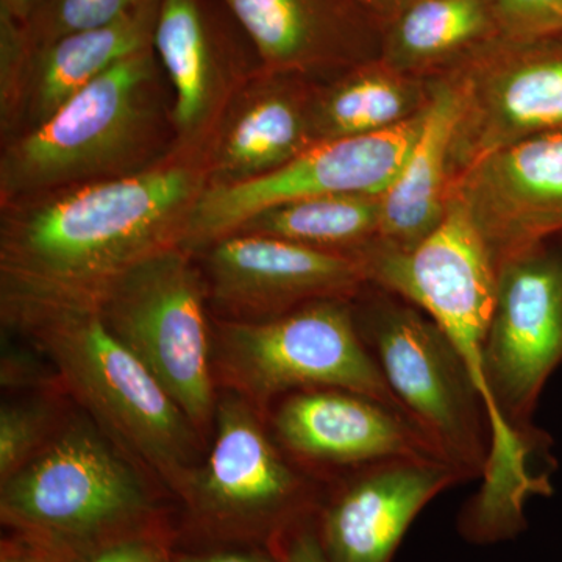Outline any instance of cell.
<instances>
[{"label":"cell","instance_id":"6da1fadb","mask_svg":"<svg viewBox=\"0 0 562 562\" xmlns=\"http://www.w3.org/2000/svg\"><path fill=\"white\" fill-rule=\"evenodd\" d=\"M206 188L202 151L2 205L0 290L95 302L125 272L181 247Z\"/></svg>","mask_w":562,"mask_h":562},{"label":"cell","instance_id":"7a4b0ae2","mask_svg":"<svg viewBox=\"0 0 562 562\" xmlns=\"http://www.w3.org/2000/svg\"><path fill=\"white\" fill-rule=\"evenodd\" d=\"M9 330L31 342L95 424L177 502L199 461L202 436L106 327L98 305L0 290Z\"/></svg>","mask_w":562,"mask_h":562},{"label":"cell","instance_id":"3957f363","mask_svg":"<svg viewBox=\"0 0 562 562\" xmlns=\"http://www.w3.org/2000/svg\"><path fill=\"white\" fill-rule=\"evenodd\" d=\"M143 472L98 424L70 422L0 483V522L61 562L179 530Z\"/></svg>","mask_w":562,"mask_h":562},{"label":"cell","instance_id":"277c9868","mask_svg":"<svg viewBox=\"0 0 562 562\" xmlns=\"http://www.w3.org/2000/svg\"><path fill=\"white\" fill-rule=\"evenodd\" d=\"M154 47L92 80L38 127L7 139L0 205L144 171L176 149Z\"/></svg>","mask_w":562,"mask_h":562},{"label":"cell","instance_id":"5b68a950","mask_svg":"<svg viewBox=\"0 0 562 562\" xmlns=\"http://www.w3.org/2000/svg\"><path fill=\"white\" fill-rule=\"evenodd\" d=\"M214 431L180 498V532L269 546L313 516L324 484L284 453L260 409L227 392L217 401Z\"/></svg>","mask_w":562,"mask_h":562},{"label":"cell","instance_id":"8992f818","mask_svg":"<svg viewBox=\"0 0 562 562\" xmlns=\"http://www.w3.org/2000/svg\"><path fill=\"white\" fill-rule=\"evenodd\" d=\"M351 302L325 299L272 319L214 321V376L262 414L314 387L360 392L405 413L362 341Z\"/></svg>","mask_w":562,"mask_h":562},{"label":"cell","instance_id":"52a82bcc","mask_svg":"<svg viewBox=\"0 0 562 562\" xmlns=\"http://www.w3.org/2000/svg\"><path fill=\"white\" fill-rule=\"evenodd\" d=\"M355 306L362 341L403 412L465 482L482 480L491 454L486 408L442 328L392 292Z\"/></svg>","mask_w":562,"mask_h":562},{"label":"cell","instance_id":"ba28073f","mask_svg":"<svg viewBox=\"0 0 562 562\" xmlns=\"http://www.w3.org/2000/svg\"><path fill=\"white\" fill-rule=\"evenodd\" d=\"M106 327L161 384L199 435L214 425L213 324L195 255L172 247L125 272L99 295Z\"/></svg>","mask_w":562,"mask_h":562},{"label":"cell","instance_id":"9c48e42d","mask_svg":"<svg viewBox=\"0 0 562 562\" xmlns=\"http://www.w3.org/2000/svg\"><path fill=\"white\" fill-rule=\"evenodd\" d=\"M425 110L390 131L316 143L261 179L235 187L205 188L192 209L181 247L198 255L238 231L254 214L279 203L313 195H382L408 158Z\"/></svg>","mask_w":562,"mask_h":562},{"label":"cell","instance_id":"30bf717a","mask_svg":"<svg viewBox=\"0 0 562 562\" xmlns=\"http://www.w3.org/2000/svg\"><path fill=\"white\" fill-rule=\"evenodd\" d=\"M552 38H502L457 66L464 109L450 158L452 184L494 151L562 131V44Z\"/></svg>","mask_w":562,"mask_h":562},{"label":"cell","instance_id":"8fae6325","mask_svg":"<svg viewBox=\"0 0 562 562\" xmlns=\"http://www.w3.org/2000/svg\"><path fill=\"white\" fill-rule=\"evenodd\" d=\"M198 255L221 319L265 321L325 299L353 301L369 284L353 255L271 236L232 233Z\"/></svg>","mask_w":562,"mask_h":562},{"label":"cell","instance_id":"7c38bea8","mask_svg":"<svg viewBox=\"0 0 562 562\" xmlns=\"http://www.w3.org/2000/svg\"><path fill=\"white\" fill-rule=\"evenodd\" d=\"M465 482L441 458H398L344 473L322 490L313 514L328 562H392L422 509Z\"/></svg>","mask_w":562,"mask_h":562},{"label":"cell","instance_id":"4fadbf2b","mask_svg":"<svg viewBox=\"0 0 562 562\" xmlns=\"http://www.w3.org/2000/svg\"><path fill=\"white\" fill-rule=\"evenodd\" d=\"M271 430L284 453L313 476L319 469L347 473L398 458L443 460L401 409L338 387H314L279 398Z\"/></svg>","mask_w":562,"mask_h":562},{"label":"cell","instance_id":"5bb4252c","mask_svg":"<svg viewBox=\"0 0 562 562\" xmlns=\"http://www.w3.org/2000/svg\"><path fill=\"white\" fill-rule=\"evenodd\" d=\"M460 199L502 265L562 231V131L541 133L487 155L453 181Z\"/></svg>","mask_w":562,"mask_h":562},{"label":"cell","instance_id":"9a60e30c","mask_svg":"<svg viewBox=\"0 0 562 562\" xmlns=\"http://www.w3.org/2000/svg\"><path fill=\"white\" fill-rule=\"evenodd\" d=\"M294 79L260 69L238 85L202 150L206 188L261 179L316 144L313 90Z\"/></svg>","mask_w":562,"mask_h":562},{"label":"cell","instance_id":"2e32d148","mask_svg":"<svg viewBox=\"0 0 562 562\" xmlns=\"http://www.w3.org/2000/svg\"><path fill=\"white\" fill-rule=\"evenodd\" d=\"M261 70L301 77L368 61L375 21L355 0H221Z\"/></svg>","mask_w":562,"mask_h":562},{"label":"cell","instance_id":"e0dca14e","mask_svg":"<svg viewBox=\"0 0 562 562\" xmlns=\"http://www.w3.org/2000/svg\"><path fill=\"white\" fill-rule=\"evenodd\" d=\"M151 47L172 87L176 149L202 151L241 83L206 0H161Z\"/></svg>","mask_w":562,"mask_h":562},{"label":"cell","instance_id":"ac0fdd59","mask_svg":"<svg viewBox=\"0 0 562 562\" xmlns=\"http://www.w3.org/2000/svg\"><path fill=\"white\" fill-rule=\"evenodd\" d=\"M161 0H151L116 22L69 33L29 50L13 120L16 136L49 120L72 95L117 63L151 47Z\"/></svg>","mask_w":562,"mask_h":562},{"label":"cell","instance_id":"d6986e66","mask_svg":"<svg viewBox=\"0 0 562 562\" xmlns=\"http://www.w3.org/2000/svg\"><path fill=\"white\" fill-rule=\"evenodd\" d=\"M462 109L464 85L454 68L432 81L419 136L382 194V225L375 243L412 249L441 224L452 190L450 158Z\"/></svg>","mask_w":562,"mask_h":562},{"label":"cell","instance_id":"ffe728a7","mask_svg":"<svg viewBox=\"0 0 562 562\" xmlns=\"http://www.w3.org/2000/svg\"><path fill=\"white\" fill-rule=\"evenodd\" d=\"M502 40L492 0H405L383 24L380 58L412 76L457 68Z\"/></svg>","mask_w":562,"mask_h":562},{"label":"cell","instance_id":"44dd1931","mask_svg":"<svg viewBox=\"0 0 562 562\" xmlns=\"http://www.w3.org/2000/svg\"><path fill=\"white\" fill-rule=\"evenodd\" d=\"M428 83L380 57L353 66L328 87L313 90L314 140L371 135L412 121L430 103Z\"/></svg>","mask_w":562,"mask_h":562},{"label":"cell","instance_id":"7402d4cb","mask_svg":"<svg viewBox=\"0 0 562 562\" xmlns=\"http://www.w3.org/2000/svg\"><path fill=\"white\" fill-rule=\"evenodd\" d=\"M380 225L382 195L328 194L269 206L235 233L271 236L357 257L379 239Z\"/></svg>","mask_w":562,"mask_h":562},{"label":"cell","instance_id":"603a6c76","mask_svg":"<svg viewBox=\"0 0 562 562\" xmlns=\"http://www.w3.org/2000/svg\"><path fill=\"white\" fill-rule=\"evenodd\" d=\"M151 0H41L22 24L27 50L49 44L69 33L116 22Z\"/></svg>","mask_w":562,"mask_h":562},{"label":"cell","instance_id":"cb8c5ba5","mask_svg":"<svg viewBox=\"0 0 562 562\" xmlns=\"http://www.w3.org/2000/svg\"><path fill=\"white\" fill-rule=\"evenodd\" d=\"M58 430L57 414L47 403H3L0 408V483L27 465Z\"/></svg>","mask_w":562,"mask_h":562},{"label":"cell","instance_id":"d4e9b609","mask_svg":"<svg viewBox=\"0 0 562 562\" xmlns=\"http://www.w3.org/2000/svg\"><path fill=\"white\" fill-rule=\"evenodd\" d=\"M502 38L532 41L562 33V0H492Z\"/></svg>","mask_w":562,"mask_h":562},{"label":"cell","instance_id":"484cf974","mask_svg":"<svg viewBox=\"0 0 562 562\" xmlns=\"http://www.w3.org/2000/svg\"><path fill=\"white\" fill-rule=\"evenodd\" d=\"M172 562H280L271 546L217 542L180 532L173 541Z\"/></svg>","mask_w":562,"mask_h":562},{"label":"cell","instance_id":"4316f807","mask_svg":"<svg viewBox=\"0 0 562 562\" xmlns=\"http://www.w3.org/2000/svg\"><path fill=\"white\" fill-rule=\"evenodd\" d=\"M179 530L140 536L105 547L72 562H172L173 541Z\"/></svg>","mask_w":562,"mask_h":562},{"label":"cell","instance_id":"83f0119b","mask_svg":"<svg viewBox=\"0 0 562 562\" xmlns=\"http://www.w3.org/2000/svg\"><path fill=\"white\" fill-rule=\"evenodd\" d=\"M269 546L280 562H328L317 538L313 516L292 525Z\"/></svg>","mask_w":562,"mask_h":562},{"label":"cell","instance_id":"f1b7e54d","mask_svg":"<svg viewBox=\"0 0 562 562\" xmlns=\"http://www.w3.org/2000/svg\"><path fill=\"white\" fill-rule=\"evenodd\" d=\"M0 562H61L49 550L43 546L16 535V532L7 531L0 542Z\"/></svg>","mask_w":562,"mask_h":562},{"label":"cell","instance_id":"f546056e","mask_svg":"<svg viewBox=\"0 0 562 562\" xmlns=\"http://www.w3.org/2000/svg\"><path fill=\"white\" fill-rule=\"evenodd\" d=\"M38 368L29 360H21L14 349H3L2 384L3 386H22L40 380Z\"/></svg>","mask_w":562,"mask_h":562},{"label":"cell","instance_id":"4dcf8cb0","mask_svg":"<svg viewBox=\"0 0 562 562\" xmlns=\"http://www.w3.org/2000/svg\"><path fill=\"white\" fill-rule=\"evenodd\" d=\"M382 27L397 13L405 0H355Z\"/></svg>","mask_w":562,"mask_h":562},{"label":"cell","instance_id":"1f68e13d","mask_svg":"<svg viewBox=\"0 0 562 562\" xmlns=\"http://www.w3.org/2000/svg\"><path fill=\"white\" fill-rule=\"evenodd\" d=\"M40 2L41 0H0V11H5L11 18L24 24Z\"/></svg>","mask_w":562,"mask_h":562}]
</instances>
